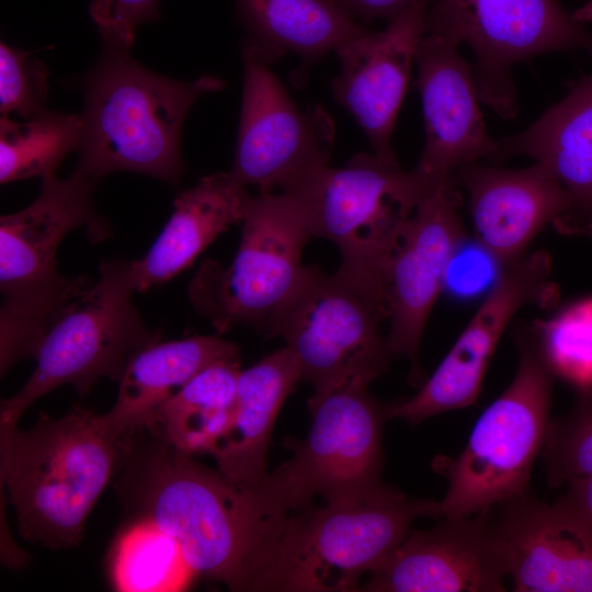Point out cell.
<instances>
[{"label":"cell","instance_id":"obj_15","mask_svg":"<svg viewBox=\"0 0 592 592\" xmlns=\"http://www.w3.org/2000/svg\"><path fill=\"white\" fill-rule=\"evenodd\" d=\"M509 572V551L489 509L471 516H441L429 530H411L360 590L503 592Z\"/></svg>","mask_w":592,"mask_h":592},{"label":"cell","instance_id":"obj_9","mask_svg":"<svg viewBox=\"0 0 592 592\" xmlns=\"http://www.w3.org/2000/svg\"><path fill=\"white\" fill-rule=\"evenodd\" d=\"M519 350L513 380L481 413L463 452L433 462L448 482L440 517L471 516L530 490L550 422L553 375L530 334L519 338Z\"/></svg>","mask_w":592,"mask_h":592},{"label":"cell","instance_id":"obj_31","mask_svg":"<svg viewBox=\"0 0 592 592\" xmlns=\"http://www.w3.org/2000/svg\"><path fill=\"white\" fill-rule=\"evenodd\" d=\"M47 66L30 53L0 44L1 116L18 114L24 119L46 111L49 90Z\"/></svg>","mask_w":592,"mask_h":592},{"label":"cell","instance_id":"obj_22","mask_svg":"<svg viewBox=\"0 0 592 592\" xmlns=\"http://www.w3.org/2000/svg\"><path fill=\"white\" fill-rule=\"evenodd\" d=\"M246 36L241 55L270 66L293 52L300 58L291 75L301 84L308 70L330 52L367 33L335 0H236Z\"/></svg>","mask_w":592,"mask_h":592},{"label":"cell","instance_id":"obj_10","mask_svg":"<svg viewBox=\"0 0 592 592\" xmlns=\"http://www.w3.org/2000/svg\"><path fill=\"white\" fill-rule=\"evenodd\" d=\"M237 254L227 267L208 260L190 283L194 308L218 332L248 326L267 338L300 285L303 249L311 236L306 204L289 193L250 195Z\"/></svg>","mask_w":592,"mask_h":592},{"label":"cell","instance_id":"obj_36","mask_svg":"<svg viewBox=\"0 0 592 592\" xmlns=\"http://www.w3.org/2000/svg\"><path fill=\"white\" fill-rule=\"evenodd\" d=\"M572 19L578 23H592V0L588 1L571 13Z\"/></svg>","mask_w":592,"mask_h":592},{"label":"cell","instance_id":"obj_7","mask_svg":"<svg viewBox=\"0 0 592 592\" xmlns=\"http://www.w3.org/2000/svg\"><path fill=\"white\" fill-rule=\"evenodd\" d=\"M369 383L353 378L308 399L307 437L294 443L286 463L250 486L264 514L285 521L316 498L326 501L385 485L382 436L389 405L369 394Z\"/></svg>","mask_w":592,"mask_h":592},{"label":"cell","instance_id":"obj_37","mask_svg":"<svg viewBox=\"0 0 592 592\" xmlns=\"http://www.w3.org/2000/svg\"><path fill=\"white\" fill-rule=\"evenodd\" d=\"M584 235H592V225L589 227Z\"/></svg>","mask_w":592,"mask_h":592},{"label":"cell","instance_id":"obj_35","mask_svg":"<svg viewBox=\"0 0 592 592\" xmlns=\"http://www.w3.org/2000/svg\"><path fill=\"white\" fill-rule=\"evenodd\" d=\"M566 492L559 498L592 526V477L568 481Z\"/></svg>","mask_w":592,"mask_h":592},{"label":"cell","instance_id":"obj_18","mask_svg":"<svg viewBox=\"0 0 592 592\" xmlns=\"http://www.w3.org/2000/svg\"><path fill=\"white\" fill-rule=\"evenodd\" d=\"M428 4L412 5L383 31L369 30L334 52L341 69L330 83L333 98L363 129L374 155L387 162H398L391 136L424 34Z\"/></svg>","mask_w":592,"mask_h":592},{"label":"cell","instance_id":"obj_17","mask_svg":"<svg viewBox=\"0 0 592 592\" xmlns=\"http://www.w3.org/2000/svg\"><path fill=\"white\" fill-rule=\"evenodd\" d=\"M464 232L449 182L419 203L388 269L387 346L391 355L410 361V378L418 384L422 377L418 361L422 333Z\"/></svg>","mask_w":592,"mask_h":592},{"label":"cell","instance_id":"obj_1","mask_svg":"<svg viewBox=\"0 0 592 592\" xmlns=\"http://www.w3.org/2000/svg\"><path fill=\"white\" fill-rule=\"evenodd\" d=\"M155 436L148 448L138 451L132 439L123 460L128 466L121 491L136 517L151 521L178 542L194 577L230 591H257L286 522L264 515L249 487Z\"/></svg>","mask_w":592,"mask_h":592},{"label":"cell","instance_id":"obj_3","mask_svg":"<svg viewBox=\"0 0 592 592\" xmlns=\"http://www.w3.org/2000/svg\"><path fill=\"white\" fill-rule=\"evenodd\" d=\"M133 435H116L79 406L59 419L41 412L29 430H0L1 486L20 534L53 549L78 545Z\"/></svg>","mask_w":592,"mask_h":592},{"label":"cell","instance_id":"obj_4","mask_svg":"<svg viewBox=\"0 0 592 592\" xmlns=\"http://www.w3.org/2000/svg\"><path fill=\"white\" fill-rule=\"evenodd\" d=\"M99 179L75 168L67 179L42 178L36 200L0 218V368L36 357L54 320L93 282L86 275L66 276L57 270V250L71 230L83 228L91 242L111 236L95 212Z\"/></svg>","mask_w":592,"mask_h":592},{"label":"cell","instance_id":"obj_28","mask_svg":"<svg viewBox=\"0 0 592 592\" xmlns=\"http://www.w3.org/2000/svg\"><path fill=\"white\" fill-rule=\"evenodd\" d=\"M81 135L79 113L46 110L24 122L1 116V184L55 173L62 160L78 150Z\"/></svg>","mask_w":592,"mask_h":592},{"label":"cell","instance_id":"obj_21","mask_svg":"<svg viewBox=\"0 0 592 592\" xmlns=\"http://www.w3.org/2000/svg\"><path fill=\"white\" fill-rule=\"evenodd\" d=\"M515 155L544 164L570 195L571 209L554 226L584 235L592 225V73L528 128L499 139L496 159Z\"/></svg>","mask_w":592,"mask_h":592},{"label":"cell","instance_id":"obj_26","mask_svg":"<svg viewBox=\"0 0 592 592\" xmlns=\"http://www.w3.org/2000/svg\"><path fill=\"white\" fill-rule=\"evenodd\" d=\"M239 366L220 361L200 372L157 410L147 429L184 454L209 453L231 421Z\"/></svg>","mask_w":592,"mask_h":592},{"label":"cell","instance_id":"obj_12","mask_svg":"<svg viewBox=\"0 0 592 592\" xmlns=\"http://www.w3.org/2000/svg\"><path fill=\"white\" fill-rule=\"evenodd\" d=\"M385 319L386 310L356 285L309 265L267 338L282 337L300 380L321 391L353 378L372 382L386 371L392 355L379 328Z\"/></svg>","mask_w":592,"mask_h":592},{"label":"cell","instance_id":"obj_14","mask_svg":"<svg viewBox=\"0 0 592 592\" xmlns=\"http://www.w3.org/2000/svg\"><path fill=\"white\" fill-rule=\"evenodd\" d=\"M550 260L538 250L504 269L464 331L431 377L411 398L388 406V419L410 425L474 405L492 354L506 326L524 305H551Z\"/></svg>","mask_w":592,"mask_h":592},{"label":"cell","instance_id":"obj_24","mask_svg":"<svg viewBox=\"0 0 592 592\" xmlns=\"http://www.w3.org/2000/svg\"><path fill=\"white\" fill-rule=\"evenodd\" d=\"M250 193L230 172L204 177L173 202V213L148 252L132 261L136 292L187 267L230 225L241 223Z\"/></svg>","mask_w":592,"mask_h":592},{"label":"cell","instance_id":"obj_29","mask_svg":"<svg viewBox=\"0 0 592 592\" xmlns=\"http://www.w3.org/2000/svg\"><path fill=\"white\" fill-rule=\"evenodd\" d=\"M531 338L553 376L579 392L592 389V297L536 325Z\"/></svg>","mask_w":592,"mask_h":592},{"label":"cell","instance_id":"obj_13","mask_svg":"<svg viewBox=\"0 0 592 592\" xmlns=\"http://www.w3.org/2000/svg\"><path fill=\"white\" fill-rule=\"evenodd\" d=\"M242 56L234 179L260 193L305 194L329 167L334 125L320 106L301 110L269 66Z\"/></svg>","mask_w":592,"mask_h":592},{"label":"cell","instance_id":"obj_34","mask_svg":"<svg viewBox=\"0 0 592 592\" xmlns=\"http://www.w3.org/2000/svg\"><path fill=\"white\" fill-rule=\"evenodd\" d=\"M335 2L354 20L372 22L384 19L392 20L407 9L430 0H335Z\"/></svg>","mask_w":592,"mask_h":592},{"label":"cell","instance_id":"obj_8","mask_svg":"<svg viewBox=\"0 0 592 592\" xmlns=\"http://www.w3.org/2000/svg\"><path fill=\"white\" fill-rule=\"evenodd\" d=\"M95 283L70 301L48 328L36 367L23 387L0 405V430L18 426L39 397L61 385L86 395L101 377L119 382L130 357L159 342L132 303V261H103Z\"/></svg>","mask_w":592,"mask_h":592},{"label":"cell","instance_id":"obj_23","mask_svg":"<svg viewBox=\"0 0 592 592\" xmlns=\"http://www.w3.org/2000/svg\"><path fill=\"white\" fill-rule=\"evenodd\" d=\"M299 380L298 362L287 346L240 371L231 421L208 453L224 476L249 487L267 473L275 420Z\"/></svg>","mask_w":592,"mask_h":592},{"label":"cell","instance_id":"obj_5","mask_svg":"<svg viewBox=\"0 0 592 592\" xmlns=\"http://www.w3.org/2000/svg\"><path fill=\"white\" fill-rule=\"evenodd\" d=\"M419 517L439 519V502L408 498L387 485L322 505L311 502L288 515L258 591H356L362 576L402 543Z\"/></svg>","mask_w":592,"mask_h":592},{"label":"cell","instance_id":"obj_32","mask_svg":"<svg viewBox=\"0 0 592 592\" xmlns=\"http://www.w3.org/2000/svg\"><path fill=\"white\" fill-rule=\"evenodd\" d=\"M501 263L480 242L464 240L453 252L444 277V288L457 297H471L493 287Z\"/></svg>","mask_w":592,"mask_h":592},{"label":"cell","instance_id":"obj_2","mask_svg":"<svg viewBox=\"0 0 592 592\" xmlns=\"http://www.w3.org/2000/svg\"><path fill=\"white\" fill-rule=\"evenodd\" d=\"M100 37L101 54L78 82L83 107L76 169L99 180L129 171L178 185L184 119L201 95L220 91L225 82L161 76L133 58V45L107 33Z\"/></svg>","mask_w":592,"mask_h":592},{"label":"cell","instance_id":"obj_20","mask_svg":"<svg viewBox=\"0 0 592 592\" xmlns=\"http://www.w3.org/2000/svg\"><path fill=\"white\" fill-rule=\"evenodd\" d=\"M454 174L467 192L476 240L503 266L522 257L539 230L572 206L568 192L539 162L504 170L477 161Z\"/></svg>","mask_w":592,"mask_h":592},{"label":"cell","instance_id":"obj_16","mask_svg":"<svg viewBox=\"0 0 592 592\" xmlns=\"http://www.w3.org/2000/svg\"><path fill=\"white\" fill-rule=\"evenodd\" d=\"M414 62L425 143L412 170L436 191L447 185L459 168L483 157L494 158L499 140L487 133L473 71L456 42L423 34Z\"/></svg>","mask_w":592,"mask_h":592},{"label":"cell","instance_id":"obj_11","mask_svg":"<svg viewBox=\"0 0 592 592\" xmlns=\"http://www.w3.org/2000/svg\"><path fill=\"white\" fill-rule=\"evenodd\" d=\"M424 34L471 48L479 100L503 118L517 113L512 79L516 62L574 48L592 54V35L558 0H430Z\"/></svg>","mask_w":592,"mask_h":592},{"label":"cell","instance_id":"obj_19","mask_svg":"<svg viewBox=\"0 0 592 592\" xmlns=\"http://www.w3.org/2000/svg\"><path fill=\"white\" fill-rule=\"evenodd\" d=\"M491 513L509 551L513 591L592 592V526L581 515L530 490Z\"/></svg>","mask_w":592,"mask_h":592},{"label":"cell","instance_id":"obj_33","mask_svg":"<svg viewBox=\"0 0 592 592\" xmlns=\"http://www.w3.org/2000/svg\"><path fill=\"white\" fill-rule=\"evenodd\" d=\"M160 0H93L89 13L99 33H109L130 45L136 30L159 20Z\"/></svg>","mask_w":592,"mask_h":592},{"label":"cell","instance_id":"obj_30","mask_svg":"<svg viewBox=\"0 0 592 592\" xmlns=\"http://www.w3.org/2000/svg\"><path fill=\"white\" fill-rule=\"evenodd\" d=\"M542 454L551 487L592 477V389L580 392L568 413L550 420Z\"/></svg>","mask_w":592,"mask_h":592},{"label":"cell","instance_id":"obj_6","mask_svg":"<svg viewBox=\"0 0 592 592\" xmlns=\"http://www.w3.org/2000/svg\"><path fill=\"white\" fill-rule=\"evenodd\" d=\"M434 192L399 162L361 152L342 168L329 166L299 197L311 236L332 241L340 251L337 273L374 298L389 317L386 283L391 259L417 206Z\"/></svg>","mask_w":592,"mask_h":592},{"label":"cell","instance_id":"obj_27","mask_svg":"<svg viewBox=\"0 0 592 592\" xmlns=\"http://www.w3.org/2000/svg\"><path fill=\"white\" fill-rule=\"evenodd\" d=\"M109 576L117 591H179L194 577L178 542L147 519L136 517L116 537Z\"/></svg>","mask_w":592,"mask_h":592},{"label":"cell","instance_id":"obj_25","mask_svg":"<svg viewBox=\"0 0 592 592\" xmlns=\"http://www.w3.org/2000/svg\"><path fill=\"white\" fill-rule=\"evenodd\" d=\"M220 361L240 362L238 346L216 335L157 342L135 353L102 419L116 435L147 428L157 410L195 375Z\"/></svg>","mask_w":592,"mask_h":592}]
</instances>
